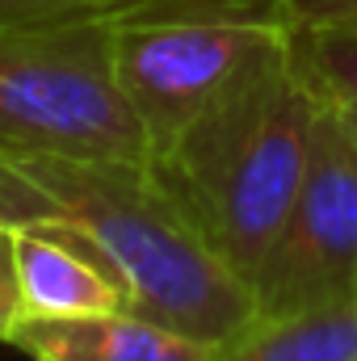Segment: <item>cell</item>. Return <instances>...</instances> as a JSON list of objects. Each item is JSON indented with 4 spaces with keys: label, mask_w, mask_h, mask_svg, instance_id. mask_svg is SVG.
<instances>
[{
    "label": "cell",
    "mask_w": 357,
    "mask_h": 361,
    "mask_svg": "<svg viewBox=\"0 0 357 361\" xmlns=\"http://www.w3.org/2000/svg\"><path fill=\"white\" fill-rule=\"evenodd\" d=\"M210 361H357V298L277 319H253Z\"/></svg>",
    "instance_id": "cell-8"
},
{
    "label": "cell",
    "mask_w": 357,
    "mask_h": 361,
    "mask_svg": "<svg viewBox=\"0 0 357 361\" xmlns=\"http://www.w3.org/2000/svg\"><path fill=\"white\" fill-rule=\"evenodd\" d=\"M109 30L118 80L156 156L210 101L282 55L294 21L286 0H122Z\"/></svg>",
    "instance_id": "cell-4"
},
{
    "label": "cell",
    "mask_w": 357,
    "mask_h": 361,
    "mask_svg": "<svg viewBox=\"0 0 357 361\" xmlns=\"http://www.w3.org/2000/svg\"><path fill=\"white\" fill-rule=\"evenodd\" d=\"M114 4H122V0H0V25L89 17V13H109Z\"/></svg>",
    "instance_id": "cell-10"
},
{
    "label": "cell",
    "mask_w": 357,
    "mask_h": 361,
    "mask_svg": "<svg viewBox=\"0 0 357 361\" xmlns=\"http://www.w3.org/2000/svg\"><path fill=\"white\" fill-rule=\"evenodd\" d=\"M0 214L8 227H72L126 281L131 311L206 345H223L257 319L253 290L210 252L152 164L4 160Z\"/></svg>",
    "instance_id": "cell-1"
},
{
    "label": "cell",
    "mask_w": 357,
    "mask_h": 361,
    "mask_svg": "<svg viewBox=\"0 0 357 361\" xmlns=\"http://www.w3.org/2000/svg\"><path fill=\"white\" fill-rule=\"evenodd\" d=\"M341 114H345V122H349V130L357 135V109H341Z\"/></svg>",
    "instance_id": "cell-13"
},
{
    "label": "cell",
    "mask_w": 357,
    "mask_h": 361,
    "mask_svg": "<svg viewBox=\"0 0 357 361\" xmlns=\"http://www.w3.org/2000/svg\"><path fill=\"white\" fill-rule=\"evenodd\" d=\"M257 319L357 298V135L320 105L294 206L248 281Z\"/></svg>",
    "instance_id": "cell-5"
},
{
    "label": "cell",
    "mask_w": 357,
    "mask_h": 361,
    "mask_svg": "<svg viewBox=\"0 0 357 361\" xmlns=\"http://www.w3.org/2000/svg\"><path fill=\"white\" fill-rule=\"evenodd\" d=\"M8 345L34 361H210L214 353V345L139 311L21 319Z\"/></svg>",
    "instance_id": "cell-7"
},
{
    "label": "cell",
    "mask_w": 357,
    "mask_h": 361,
    "mask_svg": "<svg viewBox=\"0 0 357 361\" xmlns=\"http://www.w3.org/2000/svg\"><path fill=\"white\" fill-rule=\"evenodd\" d=\"M4 231H8V223H4V214H0V235H4Z\"/></svg>",
    "instance_id": "cell-14"
},
{
    "label": "cell",
    "mask_w": 357,
    "mask_h": 361,
    "mask_svg": "<svg viewBox=\"0 0 357 361\" xmlns=\"http://www.w3.org/2000/svg\"><path fill=\"white\" fill-rule=\"evenodd\" d=\"M290 4V21L298 25H324V21H345L357 17V0H286Z\"/></svg>",
    "instance_id": "cell-12"
},
{
    "label": "cell",
    "mask_w": 357,
    "mask_h": 361,
    "mask_svg": "<svg viewBox=\"0 0 357 361\" xmlns=\"http://www.w3.org/2000/svg\"><path fill=\"white\" fill-rule=\"evenodd\" d=\"M4 160H152L114 68L109 13L0 25Z\"/></svg>",
    "instance_id": "cell-3"
},
{
    "label": "cell",
    "mask_w": 357,
    "mask_h": 361,
    "mask_svg": "<svg viewBox=\"0 0 357 361\" xmlns=\"http://www.w3.org/2000/svg\"><path fill=\"white\" fill-rule=\"evenodd\" d=\"M290 55L320 101L357 109V17L298 25L290 34Z\"/></svg>",
    "instance_id": "cell-9"
},
{
    "label": "cell",
    "mask_w": 357,
    "mask_h": 361,
    "mask_svg": "<svg viewBox=\"0 0 357 361\" xmlns=\"http://www.w3.org/2000/svg\"><path fill=\"white\" fill-rule=\"evenodd\" d=\"M8 235H13L21 319H76V315L131 311L126 281L72 227L17 223L8 227Z\"/></svg>",
    "instance_id": "cell-6"
},
{
    "label": "cell",
    "mask_w": 357,
    "mask_h": 361,
    "mask_svg": "<svg viewBox=\"0 0 357 361\" xmlns=\"http://www.w3.org/2000/svg\"><path fill=\"white\" fill-rule=\"evenodd\" d=\"M320 105L286 47L152 156L156 180L244 286L294 206Z\"/></svg>",
    "instance_id": "cell-2"
},
{
    "label": "cell",
    "mask_w": 357,
    "mask_h": 361,
    "mask_svg": "<svg viewBox=\"0 0 357 361\" xmlns=\"http://www.w3.org/2000/svg\"><path fill=\"white\" fill-rule=\"evenodd\" d=\"M21 319L17 307V269H13V235H0V345H8L13 328Z\"/></svg>",
    "instance_id": "cell-11"
}]
</instances>
